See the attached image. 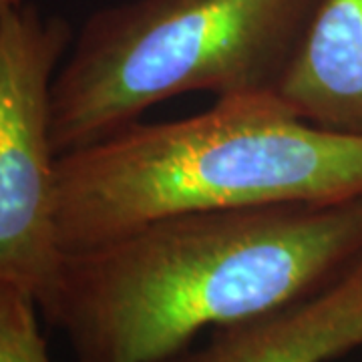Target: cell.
Returning a JSON list of instances; mask_svg holds the SVG:
<instances>
[{
  "label": "cell",
  "instance_id": "cell-1",
  "mask_svg": "<svg viewBox=\"0 0 362 362\" xmlns=\"http://www.w3.org/2000/svg\"><path fill=\"white\" fill-rule=\"evenodd\" d=\"M361 256L362 195L192 211L65 252L39 310L75 362H159L308 296Z\"/></svg>",
  "mask_w": 362,
  "mask_h": 362
},
{
  "label": "cell",
  "instance_id": "cell-5",
  "mask_svg": "<svg viewBox=\"0 0 362 362\" xmlns=\"http://www.w3.org/2000/svg\"><path fill=\"white\" fill-rule=\"evenodd\" d=\"M362 346V256L308 296L218 326L159 362H330Z\"/></svg>",
  "mask_w": 362,
  "mask_h": 362
},
{
  "label": "cell",
  "instance_id": "cell-8",
  "mask_svg": "<svg viewBox=\"0 0 362 362\" xmlns=\"http://www.w3.org/2000/svg\"><path fill=\"white\" fill-rule=\"evenodd\" d=\"M25 2L26 0H0V16L16 8V6H21V4H25Z\"/></svg>",
  "mask_w": 362,
  "mask_h": 362
},
{
  "label": "cell",
  "instance_id": "cell-4",
  "mask_svg": "<svg viewBox=\"0 0 362 362\" xmlns=\"http://www.w3.org/2000/svg\"><path fill=\"white\" fill-rule=\"evenodd\" d=\"M73 37L65 18L26 2L0 16V284L23 288L37 304L65 256L51 85Z\"/></svg>",
  "mask_w": 362,
  "mask_h": 362
},
{
  "label": "cell",
  "instance_id": "cell-2",
  "mask_svg": "<svg viewBox=\"0 0 362 362\" xmlns=\"http://www.w3.org/2000/svg\"><path fill=\"white\" fill-rule=\"evenodd\" d=\"M358 195L361 135L310 125L278 95L216 99L59 156L57 233L63 252H77L181 214Z\"/></svg>",
  "mask_w": 362,
  "mask_h": 362
},
{
  "label": "cell",
  "instance_id": "cell-6",
  "mask_svg": "<svg viewBox=\"0 0 362 362\" xmlns=\"http://www.w3.org/2000/svg\"><path fill=\"white\" fill-rule=\"evenodd\" d=\"M278 99L310 125L362 137V0H318Z\"/></svg>",
  "mask_w": 362,
  "mask_h": 362
},
{
  "label": "cell",
  "instance_id": "cell-3",
  "mask_svg": "<svg viewBox=\"0 0 362 362\" xmlns=\"http://www.w3.org/2000/svg\"><path fill=\"white\" fill-rule=\"evenodd\" d=\"M318 0H125L93 13L51 85L57 156L185 93L278 95Z\"/></svg>",
  "mask_w": 362,
  "mask_h": 362
},
{
  "label": "cell",
  "instance_id": "cell-7",
  "mask_svg": "<svg viewBox=\"0 0 362 362\" xmlns=\"http://www.w3.org/2000/svg\"><path fill=\"white\" fill-rule=\"evenodd\" d=\"M39 312L26 290L0 284V362H51Z\"/></svg>",
  "mask_w": 362,
  "mask_h": 362
}]
</instances>
